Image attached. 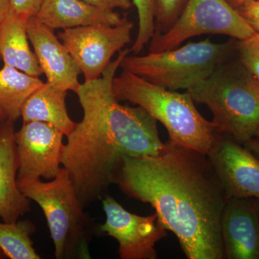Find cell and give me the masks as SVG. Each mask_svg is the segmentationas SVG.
Instances as JSON below:
<instances>
[{
  "label": "cell",
  "instance_id": "obj_22",
  "mask_svg": "<svg viewBox=\"0 0 259 259\" xmlns=\"http://www.w3.org/2000/svg\"><path fill=\"white\" fill-rule=\"evenodd\" d=\"M236 54L241 61L259 81V34L236 40Z\"/></svg>",
  "mask_w": 259,
  "mask_h": 259
},
{
  "label": "cell",
  "instance_id": "obj_5",
  "mask_svg": "<svg viewBox=\"0 0 259 259\" xmlns=\"http://www.w3.org/2000/svg\"><path fill=\"white\" fill-rule=\"evenodd\" d=\"M236 52V40L215 44L206 38L144 56H126L120 67L166 90H186L207 79Z\"/></svg>",
  "mask_w": 259,
  "mask_h": 259
},
{
  "label": "cell",
  "instance_id": "obj_7",
  "mask_svg": "<svg viewBox=\"0 0 259 259\" xmlns=\"http://www.w3.org/2000/svg\"><path fill=\"white\" fill-rule=\"evenodd\" d=\"M255 32L226 0H188L171 28L164 33L153 35L149 53L175 49L191 37L204 34L224 35L240 40Z\"/></svg>",
  "mask_w": 259,
  "mask_h": 259
},
{
  "label": "cell",
  "instance_id": "obj_9",
  "mask_svg": "<svg viewBox=\"0 0 259 259\" xmlns=\"http://www.w3.org/2000/svg\"><path fill=\"white\" fill-rule=\"evenodd\" d=\"M106 221L100 231L118 242L122 259H156V245L166 236L167 230L156 212L141 216L128 212L110 195L102 200Z\"/></svg>",
  "mask_w": 259,
  "mask_h": 259
},
{
  "label": "cell",
  "instance_id": "obj_16",
  "mask_svg": "<svg viewBox=\"0 0 259 259\" xmlns=\"http://www.w3.org/2000/svg\"><path fill=\"white\" fill-rule=\"evenodd\" d=\"M27 23L28 20L10 12L0 23V56L5 65L39 77L42 71L29 45Z\"/></svg>",
  "mask_w": 259,
  "mask_h": 259
},
{
  "label": "cell",
  "instance_id": "obj_13",
  "mask_svg": "<svg viewBox=\"0 0 259 259\" xmlns=\"http://www.w3.org/2000/svg\"><path fill=\"white\" fill-rule=\"evenodd\" d=\"M226 259H259V214L254 198L231 197L221 218Z\"/></svg>",
  "mask_w": 259,
  "mask_h": 259
},
{
  "label": "cell",
  "instance_id": "obj_29",
  "mask_svg": "<svg viewBox=\"0 0 259 259\" xmlns=\"http://www.w3.org/2000/svg\"><path fill=\"white\" fill-rule=\"evenodd\" d=\"M5 117L4 113H3V112L2 111L1 109H0V121L5 120Z\"/></svg>",
  "mask_w": 259,
  "mask_h": 259
},
{
  "label": "cell",
  "instance_id": "obj_25",
  "mask_svg": "<svg viewBox=\"0 0 259 259\" xmlns=\"http://www.w3.org/2000/svg\"><path fill=\"white\" fill-rule=\"evenodd\" d=\"M99 9L115 11V9L128 10L134 5L133 0H83Z\"/></svg>",
  "mask_w": 259,
  "mask_h": 259
},
{
  "label": "cell",
  "instance_id": "obj_17",
  "mask_svg": "<svg viewBox=\"0 0 259 259\" xmlns=\"http://www.w3.org/2000/svg\"><path fill=\"white\" fill-rule=\"evenodd\" d=\"M67 91L46 82L30 95L21 110L23 122L40 121L51 124L68 136L76 123L66 106Z\"/></svg>",
  "mask_w": 259,
  "mask_h": 259
},
{
  "label": "cell",
  "instance_id": "obj_15",
  "mask_svg": "<svg viewBox=\"0 0 259 259\" xmlns=\"http://www.w3.org/2000/svg\"><path fill=\"white\" fill-rule=\"evenodd\" d=\"M35 18L53 30H65L88 25H117L125 16L99 9L83 0H44Z\"/></svg>",
  "mask_w": 259,
  "mask_h": 259
},
{
  "label": "cell",
  "instance_id": "obj_11",
  "mask_svg": "<svg viewBox=\"0 0 259 259\" xmlns=\"http://www.w3.org/2000/svg\"><path fill=\"white\" fill-rule=\"evenodd\" d=\"M207 155L230 198L259 199V158L250 150L218 132Z\"/></svg>",
  "mask_w": 259,
  "mask_h": 259
},
{
  "label": "cell",
  "instance_id": "obj_21",
  "mask_svg": "<svg viewBox=\"0 0 259 259\" xmlns=\"http://www.w3.org/2000/svg\"><path fill=\"white\" fill-rule=\"evenodd\" d=\"M188 0H154V35L164 33L182 14Z\"/></svg>",
  "mask_w": 259,
  "mask_h": 259
},
{
  "label": "cell",
  "instance_id": "obj_31",
  "mask_svg": "<svg viewBox=\"0 0 259 259\" xmlns=\"http://www.w3.org/2000/svg\"><path fill=\"white\" fill-rule=\"evenodd\" d=\"M4 256H5L4 253H3V252L2 251V250L0 249V258H3V257H4Z\"/></svg>",
  "mask_w": 259,
  "mask_h": 259
},
{
  "label": "cell",
  "instance_id": "obj_20",
  "mask_svg": "<svg viewBox=\"0 0 259 259\" xmlns=\"http://www.w3.org/2000/svg\"><path fill=\"white\" fill-rule=\"evenodd\" d=\"M139 16V30L131 51L141 52L151 41L155 32L154 0H133Z\"/></svg>",
  "mask_w": 259,
  "mask_h": 259
},
{
  "label": "cell",
  "instance_id": "obj_6",
  "mask_svg": "<svg viewBox=\"0 0 259 259\" xmlns=\"http://www.w3.org/2000/svg\"><path fill=\"white\" fill-rule=\"evenodd\" d=\"M19 188L30 200L36 202L47 218L54 242L56 258L78 255L90 258L89 243L92 226L83 212L69 173L61 167L55 178L18 182Z\"/></svg>",
  "mask_w": 259,
  "mask_h": 259
},
{
  "label": "cell",
  "instance_id": "obj_3",
  "mask_svg": "<svg viewBox=\"0 0 259 259\" xmlns=\"http://www.w3.org/2000/svg\"><path fill=\"white\" fill-rule=\"evenodd\" d=\"M187 93L208 107L219 132L242 144L259 139V81L239 59L227 61Z\"/></svg>",
  "mask_w": 259,
  "mask_h": 259
},
{
  "label": "cell",
  "instance_id": "obj_32",
  "mask_svg": "<svg viewBox=\"0 0 259 259\" xmlns=\"http://www.w3.org/2000/svg\"><path fill=\"white\" fill-rule=\"evenodd\" d=\"M2 121V120H1ZM1 121H0V122H1Z\"/></svg>",
  "mask_w": 259,
  "mask_h": 259
},
{
  "label": "cell",
  "instance_id": "obj_30",
  "mask_svg": "<svg viewBox=\"0 0 259 259\" xmlns=\"http://www.w3.org/2000/svg\"><path fill=\"white\" fill-rule=\"evenodd\" d=\"M255 202H256L257 209H258V212L259 214V199H255Z\"/></svg>",
  "mask_w": 259,
  "mask_h": 259
},
{
  "label": "cell",
  "instance_id": "obj_12",
  "mask_svg": "<svg viewBox=\"0 0 259 259\" xmlns=\"http://www.w3.org/2000/svg\"><path fill=\"white\" fill-rule=\"evenodd\" d=\"M29 40L47 82L65 91L77 93L81 71L54 30L40 23L35 16L27 23Z\"/></svg>",
  "mask_w": 259,
  "mask_h": 259
},
{
  "label": "cell",
  "instance_id": "obj_2",
  "mask_svg": "<svg viewBox=\"0 0 259 259\" xmlns=\"http://www.w3.org/2000/svg\"><path fill=\"white\" fill-rule=\"evenodd\" d=\"M130 51H120L101 77L81 83L76 93L83 118L66 136L61 164L83 207L105 196L122 158L156 156L164 146L156 119L114 96L112 81Z\"/></svg>",
  "mask_w": 259,
  "mask_h": 259
},
{
  "label": "cell",
  "instance_id": "obj_28",
  "mask_svg": "<svg viewBox=\"0 0 259 259\" xmlns=\"http://www.w3.org/2000/svg\"><path fill=\"white\" fill-rule=\"evenodd\" d=\"M230 5H231L233 8L238 9L240 6L242 5L245 4V3H248L250 1H259V0H226Z\"/></svg>",
  "mask_w": 259,
  "mask_h": 259
},
{
  "label": "cell",
  "instance_id": "obj_14",
  "mask_svg": "<svg viewBox=\"0 0 259 259\" xmlns=\"http://www.w3.org/2000/svg\"><path fill=\"white\" fill-rule=\"evenodd\" d=\"M13 121L0 122V218L15 223L30 210V199L19 188L18 163Z\"/></svg>",
  "mask_w": 259,
  "mask_h": 259
},
{
  "label": "cell",
  "instance_id": "obj_23",
  "mask_svg": "<svg viewBox=\"0 0 259 259\" xmlns=\"http://www.w3.org/2000/svg\"><path fill=\"white\" fill-rule=\"evenodd\" d=\"M44 0H10V12L28 20L38 13Z\"/></svg>",
  "mask_w": 259,
  "mask_h": 259
},
{
  "label": "cell",
  "instance_id": "obj_27",
  "mask_svg": "<svg viewBox=\"0 0 259 259\" xmlns=\"http://www.w3.org/2000/svg\"><path fill=\"white\" fill-rule=\"evenodd\" d=\"M243 145L259 158V139L250 140L244 143Z\"/></svg>",
  "mask_w": 259,
  "mask_h": 259
},
{
  "label": "cell",
  "instance_id": "obj_19",
  "mask_svg": "<svg viewBox=\"0 0 259 259\" xmlns=\"http://www.w3.org/2000/svg\"><path fill=\"white\" fill-rule=\"evenodd\" d=\"M35 231V225L29 220L0 223V249L11 259H40L31 240Z\"/></svg>",
  "mask_w": 259,
  "mask_h": 259
},
{
  "label": "cell",
  "instance_id": "obj_24",
  "mask_svg": "<svg viewBox=\"0 0 259 259\" xmlns=\"http://www.w3.org/2000/svg\"><path fill=\"white\" fill-rule=\"evenodd\" d=\"M236 10L254 31L259 34V1L248 2Z\"/></svg>",
  "mask_w": 259,
  "mask_h": 259
},
{
  "label": "cell",
  "instance_id": "obj_26",
  "mask_svg": "<svg viewBox=\"0 0 259 259\" xmlns=\"http://www.w3.org/2000/svg\"><path fill=\"white\" fill-rule=\"evenodd\" d=\"M10 8V0H0V23L9 15Z\"/></svg>",
  "mask_w": 259,
  "mask_h": 259
},
{
  "label": "cell",
  "instance_id": "obj_1",
  "mask_svg": "<svg viewBox=\"0 0 259 259\" xmlns=\"http://www.w3.org/2000/svg\"><path fill=\"white\" fill-rule=\"evenodd\" d=\"M112 183L151 205L187 258H224L221 218L230 197L207 154L168 139L157 156L122 158Z\"/></svg>",
  "mask_w": 259,
  "mask_h": 259
},
{
  "label": "cell",
  "instance_id": "obj_8",
  "mask_svg": "<svg viewBox=\"0 0 259 259\" xmlns=\"http://www.w3.org/2000/svg\"><path fill=\"white\" fill-rule=\"evenodd\" d=\"M134 24L125 16L117 25H95L65 29L59 33L83 74L84 81L101 77L112 56L131 41Z\"/></svg>",
  "mask_w": 259,
  "mask_h": 259
},
{
  "label": "cell",
  "instance_id": "obj_4",
  "mask_svg": "<svg viewBox=\"0 0 259 259\" xmlns=\"http://www.w3.org/2000/svg\"><path fill=\"white\" fill-rule=\"evenodd\" d=\"M112 92L120 101L142 107L168 131L169 140L207 154L219 131L199 113L190 95L166 90L122 70L112 81Z\"/></svg>",
  "mask_w": 259,
  "mask_h": 259
},
{
  "label": "cell",
  "instance_id": "obj_18",
  "mask_svg": "<svg viewBox=\"0 0 259 259\" xmlns=\"http://www.w3.org/2000/svg\"><path fill=\"white\" fill-rule=\"evenodd\" d=\"M44 83L37 76L5 64L0 69V109L5 118L15 122L21 117L27 99Z\"/></svg>",
  "mask_w": 259,
  "mask_h": 259
},
{
  "label": "cell",
  "instance_id": "obj_10",
  "mask_svg": "<svg viewBox=\"0 0 259 259\" xmlns=\"http://www.w3.org/2000/svg\"><path fill=\"white\" fill-rule=\"evenodd\" d=\"M64 136L47 122H23L21 128L15 133L18 182L55 178L62 165Z\"/></svg>",
  "mask_w": 259,
  "mask_h": 259
}]
</instances>
